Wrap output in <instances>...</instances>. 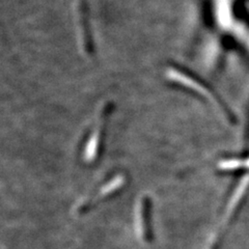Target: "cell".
I'll list each match as a JSON object with an SVG mask.
<instances>
[{
    "instance_id": "cell-1",
    "label": "cell",
    "mask_w": 249,
    "mask_h": 249,
    "mask_svg": "<svg viewBox=\"0 0 249 249\" xmlns=\"http://www.w3.org/2000/svg\"><path fill=\"white\" fill-rule=\"evenodd\" d=\"M127 184V175H124L123 173H118L112 175L111 177H109L105 182H103L98 187L97 189L93 190V192L87 199L81 202L79 207H78V213H89L99 205L118 196L119 194L126 188Z\"/></svg>"
},
{
    "instance_id": "cell-2",
    "label": "cell",
    "mask_w": 249,
    "mask_h": 249,
    "mask_svg": "<svg viewBox=\"0 0 249 249\" xmlns=\"http://www.w3.org/2000/svg\"><path fill=\"white\" fill-rule=\"evenodd\" d=\"M138 218L140 237L143 240V242L152 243L154 240L153 200L150 196H144L140 200Z\"/></svg>"
}]
</instances>
